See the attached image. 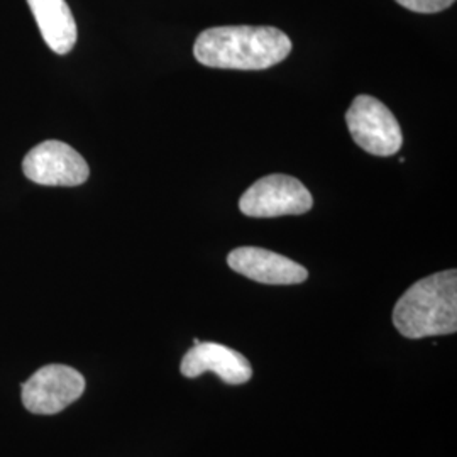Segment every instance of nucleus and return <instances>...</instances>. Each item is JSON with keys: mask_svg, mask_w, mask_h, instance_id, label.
<instances>
[{"mask_svg": "<svg viewBox=\"0 0 457 457\" xmlns=\"http://www.w3.org/2000/svg\"><path fill=\"white\" fill-rule=\"evenodd\" d=\"M290 53V37L270 26L211 28L200 33L194 46L200 65L245 71L268 70Z\"/></svg>", "mask_w": 457, "mask_h": 457, "instance_id": "1", "label": "nucleus"}, {"mask_svg": "<svg viewBox=\"0 0 457 457\" xmlns=\"http://www.w3.org/2000/svg\"><path fill=\"white\" fill-rule=\"evenodd\" d=\"M393 326L407 339L457 330V271L447 270L413 283L393 309Z\"/></svg>", "mask_w": 457, "mask_h": 457, "instance_id": "2", "label": "nucleus"}, {"mask_svg": "<svg viewBox=\"0 0 457 457\" xmlns=\"http://www.w3.org/2000/svg\"><path fill=\"white\" fill-rule=\"evenodd\" d=\"M345 124L354 143L375 156H393L400 151L403 134L392 111L371 96L353 100Z\"/></svg>", "mask_w": 457, "mask_h": 457, "instance_id": "3", "label": "nucleus"}, {"mask_svg": "<svg viewBox=\"0 0 457 457\" xmlns=\"http://www.w3.org/2000/svg\"><path fill=\"white\" fill-rule=\"evenodd\" d=\"M313 205L311 190L290 175H268L245 190L239 209L247 217L270 219L281 215H302Z\"/></svg>", "mask_w": 457, "mask_h": 457, "instance_id": "4", "label": "nucleus"}, {"mask_svg": "<svg viewBox=\"0 0 457 457\" xmlns=\"http://www.w3.org/2000/svg\"><path fill=\"white\" fill-rule=\"evenodd\" d=\"M85 392V378L65 364H48L22 383V405L36 415H54Z\"/></svg>", "mask_w": 457, "mask_h": 457, "instance_id": "5", "label": "nucleus"}, {"mask_svg": "<svg viewBox=\"0 0 457 457\" xmlns=\"http://www.w3.org/2000/svg\"><path fill=\"white\" fill-rule=\"evenodd\" d=\"M22 171L45 187H79L90 175L82 154L62 141H45L33 147L22 162Z\"/></svg>", "mask_w": 457, "mask_h": 457, "instance_id": "6", "label": "nucleus"}, {"mask_svg": "<svg viewBox=\"0 0 457 457\" xmlns=\"http://www.w3.org/2000/svg\"><path fill=\"white\" fill-rule=\"evenodd\" d=\"M228 268L264 285H300L309 278L307 268L262 247H237L228 256Z\"/></svg>", "mask_w": 457, "mask_h": 457, "instance_id": "7", "label": "nucleus"}, {"mask_svg": "<svg viewBox=\"0 0 457 457\" xmlns=\"http://www.w3.org/2000/svg\"><path fill=\"white\" fill-rule=\"evenodd\" d=\"M180 371L185 378L212 371L228 385H245L253 376L251 364L241 353L217 343L195 344L183 356Z\"/></svg>", "mask_w": 457, "mask_h": 457, "instance_id": "8", "label": "nucleus"}, {"mask_svg": "<svg viewBox=\"0 0 457 457\" xmlns=\"http://www.w3.org/2000/svg\"><path fill=\"white\" fill-rule=\"evenodd\" d=\"M37 28L49 48L68 54L77 43V22L66 0H28Z\"/></svg>", "mask_w": 457, "mask_h": 457, "instance_id": "9", "label": "nucleus"}, {"mask_svg": "<svg viewBox=\"0 0 457 457\" xmlns=\"http://www.w3.org/2000/svg\"><path fill=\"white\" fill-rule=\"evenodd\" d=\"M402 7L420 12V14H436L451 7L456 0H396Z\"/></svg>", "mask_w": 457, "mask_h": 457, "instance_id": "10", "label": "nucleus"}]
</instances>
